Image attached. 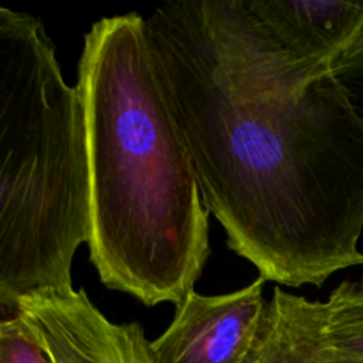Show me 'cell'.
<instances>
[{
  "label": "cell",
  "mask_w": 363,
  "mask_h": 363,
  "mask_svg": "<svg viewBox=\"0 0 363 363\" xmlns=\"http://www.w3.org/2000/svg\"><path fill=\"white\" fill-rule=\"evenodd\" d=\"M152 52L206 209L279 287L363 264V119L332 73L264 87L220 62L194 2L155 7Z\"/></svg>",
  "instance_id": "obj_1"
},
{
  "label": "cell",
  "mask_w": 363,
  "mask_h": 363,
  "mask_svg": "<svg viewBox=\"0 0 363 363\" xmlns=\"http://www.w3.org/2000/svg\"><path fill=\"white\" fill-rule=\"evenodd\" d=\"M77 91L87 151L89 259L108 289L147 307L179 305L211 255L209 213L145 16L92 23Z\"/></svg>",
  "instance_id": "obj_2"
},
{
  "label": "cell",
  "mask_w": 363,
  "mask_h": 363,
  "mask_svg": "<svg viewBox=\"0 0 363 363\" xmlns=\"http://www.w3.org/2000/svg\"><path fill=\"white\" fill-rule=\"evenodd\" d=\"M89 238L84 116L45 25L0 4V307L71 289Z\"/></svg>",
  "instance_id": "obj_3"
},
{
  "label": "cell",
  "mask_w": 363,
  "mask_h": 363,
  "mask_svg": "<svg viewBox=\"0 0 363 363\" xmlns=\"http://www.w3.org/2000/svg\"><path fill=\"white\" fill-rule=\"evenodd\" d=\"M213 52L229 69L277 91L332 73L363 35V0H195Z\"/></svg>",
  "instance_id": "obj_4"
},
{
  "label": "cell",
  "mask_w": 363,
  "mask_h": 363,
  "mask_svg": "<svg viewBox=\"0 0 363 363\" xmlns=\"http://www.w3.org/2000/svg\"><path fill=\"white\" fill-rule=\"evenodd\" d=\"M53 363H156L137 323H113L84 289H43L16 305Z\"/></svg>",
  "instance_id": "obj_5"
},
{
  "label": "cell",
  "mask_w": 363,
  "mask_h": 363,
  "mask_svg": "<svg viewBox=\"0 0 363 363\" xmlns=\"http://www.w3.org/2000/svg\"><path fill=\"white\" fill-rule=\"evenodd\" d=\"M266 280L227 294L191 291L176 305L169 328L151 351L156 363H245L264 319Z\"/></svg>",
  "instance_id": "obj_6"
},
{
  "label": "cell",
  "mask_w": 363,
  "mask_h": 363,
  "mask_svg": "<svg viewBox=\"0 0 363 363\" xmlns=\"http://www.w3.org/2000/svg\"><path fill=\"white\" fill-rule=\"evenodd\" d=\"M323 301L273 289L257 340L245 363H339L325 337Z\"/></svg>",
  "instance_id": "obj_7"
},
{
  "label": "cell",
  "mask_w": 363,
  "mask_h": 363,
  "mask_svg": "<svg viewBox=\"0 0 363 363\" xmlns=\"http://www.w3.org/2000/svg\"><path fill=\"white\" fill-rule=\"evenodd\" d=\"M325 337L339 363H363V280H346L325 301Z\"/></svg>",
  "instance_id": "obj_8"
},
{
  "label": "cell",
  "mask_w": 363,
  "mask_h": 363,
  "mask_svg": "<svg viewBox=\"0 0 363 363\" xmlns=\"http://www.w3.org/2000/svg\"><path fill=\"white\" fill-rule=\"evenodd\" d=\"M0 307V363H53L16 308Z\"/></svg>",
  "instance_id": "obj_9"
},
{
  "label": "cell",
  "mask_w": 363,
  "mask_h": 363,
  "mask_svg": "<svg viewBox=\"0 0 363 363\" xmlns=\"http://www.w3.org/2000/svg\"><path fill=\"white\" fill-rule=\"evenodd\" d=\"M332 74L346 92L354 112L363 119V35L337 60Z\"/></svg>",
  "instance_id": "obj_10"
}]
</instances>
